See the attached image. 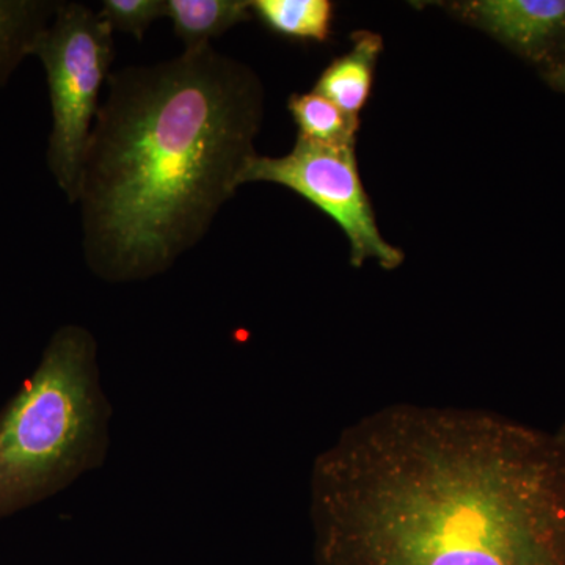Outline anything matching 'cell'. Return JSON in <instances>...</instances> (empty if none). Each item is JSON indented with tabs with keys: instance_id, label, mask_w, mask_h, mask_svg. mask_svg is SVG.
<instances>
[{
	"instance_id": "ba28073f",
	"label": "cell",
	"mask_w": 565,
	"mask_h": 565,
	"mask_svg": "<svg viewBox=\"0 0 565 565\" xmlns=\"http://www.w3.org/2000/svg\"><path fill=\"white\" fill-rule=\"evenodd\" d=\"M57 0H0V87L28 57L50 25Z\"/></svg>"
},
{
	"instance_id": "277c9868",
	"label": "cell",
	"mask_w": 565,
	"mask_h": 565,
	"mask_svg": "<svg viewBox=\"0 0 565 565\" xmlns=\"http://www.w3.org/2000/svg\"><path fill=\"white\" fill-rule=\"evenodd\" d=\"M32 57L43 65L50 88L47 167L68 202L76 204L99 93L114 63V29L84 3L58 2Z\"/></svg>"
},
{
	"instance_id": "5b68a950",
	"label": "cell",
	"mask_w": 565,
	"mask_h": 565,
	"mask_svg": "<svg viewBox=\"0 0 565 565\" xmlns=\"http://www.w3.org/2000/svg\"><path fill=\"white\" fill-rule=\"evenodd\" d=\"M247 182L285 185L329 215L348 236L353 266L375 259L384 269L393 270L403 264L404 253L386 243L379 230L353 147H334L299 134L289 154H253L237 184Z\"/></svg>"
},
{
	"instance_id": "9c48e42d",
	"label": "cell",
	"mask_w": 565,
	"mask_h": 565,
	"mask_svg": "<svg viewBox=\"0 0 565 565\" xmlns=\"http://www.w3.org/2000/svg\"><path fill=\"white\" fill-rule=\"evenodd\" d=\"M250 11L248 0H167V18L185 50L211 44L212 39L250 20Z\"/></svg>"
},
{
	"instance_id": "7c38bea8",
	"label": "cell",
	"mask_w": 565,
	"mask_h": 565,
	"mask_svg": "<svg viewBox=\"0 0 565 565\" xmlns=\"http://www.w3.org/2000/svg\"><path fill=\"white\" fill-rule=\"evenodd\" d=\"M99 14L114 32L141 40L152 22L167 18V0H104Z\"/></svg>"
},
{
	"instance_id": "8992f818",
	"label": "cell",
	"mask_w": 565,
	"mask_h": 565,
	"mask_svg": "<svg viewBox=\"0 0 565 565\" xmlns=\"http://www.w3.org/2000/svg\"><path fill=\"white\" fill-rule=\"evenodd\" d=\"M465 11L533 62L545 61L565 44V0H479Z\"/></svg>"
},
{
	"instance_id": "8fae6325",
	"label": "cell",
	"mask_w": 565,
	"mask_h": 565,
	"mask_svg": "<svg viewBox=\"0 0 565 565\" xmlns=\"http://www.w3.org/2000/svg\"><path fill=\"white\" fill-rule=\"evenodd\" d=\"M300 136L334 147H353L360 118L341 110L337 104L319 93L292 95L288 103Z\"/></svg>"
},
{
	"instance_id": "6da1fadb",
	"label": "cell",
	"mask_w": 565,
	"mask_h": 565,
	"mask_svg": "<svg viewBox=\"0 0 565 565\" xmlns=\"http://www.w3.org/2000/svg\"><path fill=\"white\" fill-rule=\"evenodd\" d=\"M315 565H565V441L397 405L315 463Z\"/></svg>"
},
{
	"instance_id": "52a82bcc",
	"label": "cell",
	"mask_w": 565,
	"mask_h": 565,
	"mask_svg": "<svg viewBox=\"0 0 565 565\" xmlns=\"http://www.w3.org/2000/svg\"><path fill=\"white\" fill-rule=\"evenodd\" d=\"M355 46L322 71L315 92L337 104L345 114L360 118L373 87L374 70L381 55V35L359 32L353 35Z\"/></svg>"
},
{
	"instance_id": "7a4b0ae2",
	"label": "cell",
	"mask_w": 565,
	"mask_h": 565,
	"mask_svg": "<svg viewBox=\"0 0 565 565\" xmlns=\"http://www.w3.org/2000/svg\"><path fill=\"white\" fill-rule=\"evenodd\" d=\"M82 163L84 258L110 282L169 270L236 193L263 114L259 81L211 46L110 73Z\"/></svg>"
},
{
	"instance_id": "5bb4252c",
	"label": "cell",
	"mask_w": 565,
	"mask_h": 565,
	"mask_svg": "<svg viewBox=\"0 0 565 565\" xmlns=\"http://www.w3.org/2000/svg\"><path fill=\"white\" fill-rule=\"evenodd\" d=\"M556 435H557V437L561 438V440L565 441V423H564V426L561 427L559 433H557Z\"/></svg>"
},
{
	"instance_id": "30bf717a",
	"label": "cell",
	"mask_w": 565,
	"mask_h": 565,
	"mask_svg": "<svg viewBox=\"0 0 565 565\" xmlns=\"http://www.w3.org/2000/svg\"><path fill=\"white\" fill-rule=\"evenodd\" d=\"M252 10L267 28L289 39L326 41L332 28L329 0H255Z\"/></svg>"
},
{
	"instance_id": "4fadbf2b",
	"label": "cell",
	"mask_w": 565,
	"mask_h": 565,
	"mask_svg": "<svg viewBox=\"0 0 565 565\" xmlns=\"http://www.w3.org/2000/svg\"><path fill=\"white\" fill-rule=\"evenodd\" d=\"M545 81L548 82L550 87L565 93V57L546 71Z\"/></svg>"
},
{
	"instance_id": "3957f363",
	"label": "cell",
	"mask_w": 565,
	"mask_h": 565,
	"mask_svg": "<svg viewBox=\"0 0 565 565\" xmlns=\"http://www.w3.org/2000/svg\"><path fill=\"white\" fill-rule=\"evenodd\" d=\"M96 353L87 329L62 327L0 412V520L61 492L102 463L110 408Z\"/></svg>"
}]
</instances>
